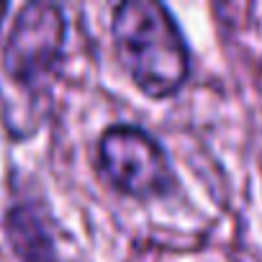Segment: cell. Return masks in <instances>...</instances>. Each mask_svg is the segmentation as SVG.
Returning a JSON list of instances; mask_svg holds the SVG:
<instances>
[{"instance_id":"cell-2","label":"cell","mask_w":262,"mask_h":262,"mask_svg":"<svg viewBox=\"0 0 262 262\" xmlns=\"http://www.w3.org/2000/svg\"><path fill=\"white\" fill-rule=\"evenodd\" d=\"M95 172L113 193L137 203L165 201L180 185L162 142L134 123H113L98 137Z\"/></svg>"},{"instance_id":"cell-5","label":"cell","mask_w":262,"mask_h":262,"mask_svg":"<svg viewBox=\"0 0 262 262\" xmlns=\"http://www.w3.org/2000/svg\"><path fill=\"white\" fill-rule=\"evenodd\" d=\"M8 11H11V6H8V3H0V26H3V21H6Z\"/></svg>"},{"instance_id":"cell-4","label":"cell","mask_w":262,"mask_h":262,"mask_svg":"<svg viewBox=\"0 0 262 262\" xmlns=\"http://www.w3.org/2000/svg\"><path fill=\"white\" fill-rule=\"evenodd\" d=\"M3 236L16 262H62L54 221L36 195H16L3 211Z\"/></svg>"},{"instance_id":"cell-1","label":"cell","mask_w":262,"mask_h":262,"mask_svg":"<svg viewBox=\"0 0 262 262\" xmlns=\"http://www.w3.org/2000/svg\"><path fill=\"white\" fill-rule=\"evenodd\" d=\"M111 41L128 82L149 100L175 98L190 80L188 39L165 3H118L111 16Z\"/></svg>"},{"instance_id":"cell-3","label":"cell","mask_w":262,"mask_h":262,"mask_svg":"<svg viewBox=\"0 0 262 262\" xmlns=\"http://www.w3.org/2000/svg\"><path fill=\"white\" fill-rule=\"evenodd\" d=\"M67 47V18L62 6L34 0L18 8L0 52L3 75L29 90L41 93L59 72Z\"/></svg>"}]
</instances>
